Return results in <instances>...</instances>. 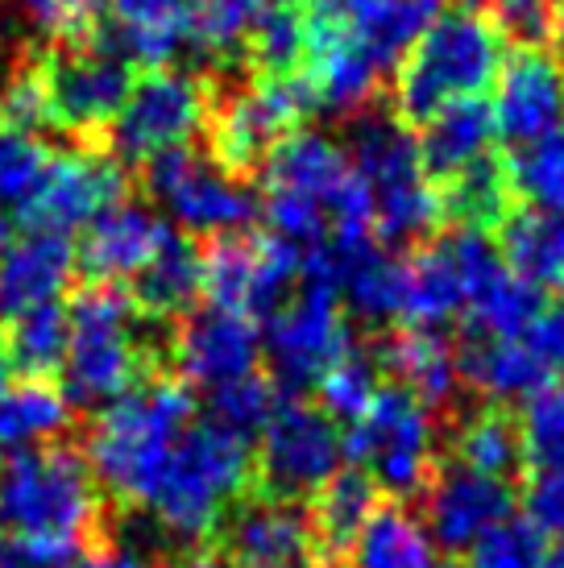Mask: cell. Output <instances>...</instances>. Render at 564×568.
Returning a JSON list of instances; mask_svg holds the SVG:
<instances>
[{"label": "cell", "mask_w": 564, "mask_h": 568, "mask_svg": "<svg viewBox=\"0 0 564 568\" xmlns=\"http://www.w3.org/2000/svg\"><path fill=\"white\" fill-rule=\"evenodd\" d=\"M552 30L564 38V0H556V26H552Z\"/></svg>", "instance_id": "57"}, {"label": "cell", "mask_w": 564, "mask_h": 568, "mask_svg": "<svg viewBox=\"0 0 564 568\" xmlns=\"http://www.w3.org/2000/svg\"><path fill=\"white\" fill-rule=\"evenodd\" d=\"M377 510V486L361 469H336L324 486L312 494V531L329 565L345 560L357 531Z\"/></svg>", "instance_id": "32"}, {"label": "cell", "mask_w": 564, "mask_h": 568, "mask_svg": "<svg viewBox=\"0 0 564 568\" xmlns=\"http://www.w3.org/2000/svg\"><path fill=\"white\" fill-rule=\"evenodd\" d=\"M83 556V544L42 536L0 539V568H71Z\"/></svg>", "instance_id": "49"}, {"label": "cell", "mask_w": 564, "mask_h": 568, "mask_svg": "<svg viewBox=\"0 0 564 568\" xmlns=\"http://www.w3.org/2000/svg\"><path fill=\"white\" fill-rule=\"evenodd\" d=\"M502 67V30L473 9L440 13L403 54L394 104L407 121H427L456 100H482Z\"/></svg>", "instance_id": "5"}, {"label": "cell", "mask_w": 564, "mask_h": 568, "mask_svg": "<svg viewBox=\"0 0 564 568\" xmlns=\"http://www.w3.org/2000/svg\"><path fill=\"white\" fill-rule=\"evenodd\" d=\"M345 154L370 191L374 233L382 245L420 241L444 221V195L423 171L415 138L394 116H361Z\"/></svg>", "instance_id": "8"}, {"label": "cell", "mask_w": 564, "mask_h": 568, "mask_svg": "<svg viewBox=\"0 0 564 568\" xmlns=\"http://www.w3.org/2000/svg\"><path fill=\"white\" fill-rule=\"evenodd\" d=\"M0 523L9 536L88 544L100 527V481L75 448L38 444L0 465Z\"/></svg>", "instance_id": "6"}, {"label": "cell", "mask_w": 564, "mask_h": 568, "mask_svg": "<svg viewBox=\"0 0 564 568\" xmlns=\"http://www.w3.org/2000/svg\"><path fill=\"white\" fill-rule=\"evenodd\" d=\"M79 257L59 229L33 224L30 233L9 237L0 250V320H13L38 303H54L67 291Z\"/></svg>", "instance_id": "23"}, {"label": "cell", "mask_w": 564, "mask_h": 568, "mask_svg": "<svg viewBox=\"0 0 564 568\" xmlns=\"http://www.w3.org/2000/svg\"><path fill=\"white\" fill-rule=\"evenodd\" d=\"M71 568H154V560L133 544H117V548H95V552L79 556Z\"/></svg>", "instance_id": "52"}, {"label": "cell", "mask_w": 564, "mask_h": 568, "mask_svg": "<svg viewBox=\"0 0 564 568\" xmlns=\"http://www.w3.org/2000/svg\"><path fill=\"white\" fill-rule=\"evenodd\" d=\"M171 353L183 378L216 390V386H229L258 369L262 332H258V320L245 312L208 303L200 312H188V320L174 332Z\"/></svg>", "instance_id": "19"}, {"label": "cell", "mask_w": 564, "mask_h": 568, "mask_svg": "<svg viewBox=\"0 0 564 568\" xmlns=\"http://www.w3.org/2000/svg\"><path fill=\"white\" fill-rule=\"evenodd\" d=\"M174 568H224V560H220V556H212V552H188Z\"/></svg>", "instance_id": "53"}, {"label": "cell", "mask_w": 564, "mask_h": 568, "mask_svg": "<svg viewBox=\"0 0 564 568\" xmlns=\"http://www.w3.org/2000/svg\"><path fill=\"white\" fill-rule=\"evenodd\" d=\"M518 444L535 469H564V382L527 398L518 419Z\"/></svg>", "instance_id": "44"}, {"label": "cell", "mask_w": 564, "mask_h": 568, "mask_svg": "<svg viewBox=\"0 0 564 568\" xmlns=\"http://www.w3.org/2000/svg\"><path fill=\"white\" fill-rule=\"evenodd\" d=\"M229 568H332L320 552L312 519L295 503L262 498L241 506L224 536Z\"/></svg>", "instance_id": "22"}, {"label": "cell", "mask_w": 564, "mask_h": 568, "mask_svg": "<svg viewBox=\"0 0 564 568\" xmlns=\"http://www.w3.org/2000/svg\"><path fill=\"white\" fill-rule=\"evenodd\" d=\"M145 187L191 237H236L258 221L253 187H245L224 162L204 159L191 145L145 162Z\"/></svg>", "instance_id": "12"}, {"label": "cell", "mask_w": 564, "mask_h": 568, "mask_svg": "<svg viewBox=\"0 0 564 568\" xmlns=\"http://www.w3.org/2000/svg\"><path fill=\"white\" fill-rule=\"evenodd\" d=\"M349 568H440L436 539L403 503L377 506L349 548Z\"/></svg>", "instance_id": "31"}, {"label": "cell", "mask_w": 564, "mask_h": 568, "mask_svg": "<svg viewBox=\"0 0 564 568\" xmlns=\"http://www.w3.org/2000/svg\"><path fill=\"white\" fill-rule=\"evenodd\" d=\"M349 345L353 341L336 283L315 253H303L299 291L270 312L262 332V353L270 357L274 382L286 390H308Z\"/></svg>", "instance_id": "10"}, {"label": "cell", "mask_w": 564, "mask_h": 568, "mask_svg": "<svg viewBox=\"0 0 564 568\" xmlns=\"http://www.w3.org/2000/svg\"><path fill=\"white\" fill-rule=\"evenodd\" d=\"M506 515H515V494L506 477L477 474L453 460L423 486V527L436 539V548L449 552H465L473 539Z\"/></svg>", "instance_id": "20"}, {"label": "cell", "mask_w": 564, "mask_h": 568, "mask_svg": "<svg viewBox=\"0 0 564 568\" xmlns=\"http://www.w3.org/2000/svg\"><path fill=\"white\" fill-rule=\"evenodd\" d=\"M308 112H315V95L299 71L262 75L253 88L224 100V109L216 112V129H212L216 159L229 171L262 166V159L274 150V142L282 133L299 129V121Z\"/></svg>", "instance_id": "15"}, {"label": "cell", "mask_w": 564, "mask_h": 568, "mask_svg": "<svg viewBox=\"0 0 564 568\" xmlns=\"http://www.w3.org/2000/svg\"><path fill=\"white\" fill-rule=\"evenodd\" d=\"M303 274V253L279 237H220L204 257V291L216 307L266 320Z\"/></svg>", "instance_id": "16"}, {"label": "cell", "mask_w": 564, "mask_h": 568, "mask_svg": "<svg viewBox=\"0 0 564 568\" xmlns=\"http://www.w3.org/2000/svg\"><path fill=\"white\" fill-rule=\"evenodd\" d=\"M502 270L498 241L486 229L456 224V233L403 262V291H399V320L403 328L440 332L465 316V303Z\"/></svg>", "instance_id": "11"}, {"label": "cell", "mask_w": 564, "mask_h": 568, "mask_svg": "<svg viewBox=\"0 0 564 568\" xmlns=\"http://www.w3.org/2000/svg\"><path fill=\"white\" fill-rule=\"evenodd\" d=\"M540 291L527 286L523 278H515L511 270L494 274L477 295L470 300L465 316L477 328V336H523V328L532 324V316L540 312Z\"/></svg>", "instance_id": "37"}, {"label": "cell", "mask_w": 564, "mask_h": 568, "mask_svg": "<svg viewBox=\"0 0 564 568\" xmlns=\"http://www.w3.org/2000/svg\"><path fill=\"white\" fill-rule=\"evenodd\" d=\"M4 245H9V212L0 207V250H4Z\"/></svg>", "instance_id": "56"}, {"label": "cell", "mask_w": 564, "mask_h": 568, "mask_svg": "<svg viewBox=\"0 0 564 568\" xmlns=\"http://www.w3.org/2000/svg\"><path fill=\"white\" fill-rule=\"evenodd\" d=\"M0 112H4V125L26 129V133H38L42 125H50L42 71H17L13 80L0 88Z\"/></svg>", "instance_id": "47"}, {"label": "cell", "mask_w": 564, "mask_h": 568, "mask_svg": "<svg viewBox=\"0 0 564 568\" xmlns=\"http://www.w3.org/2000/svg\"><path fill=\"white\" fill-rule=\"evenodd\" d=\"M436 419L407 386H382L345 436V457L391 498H415L436 469Z\"/></svg>", "instance_id": "9"}, {"label": "cell", "mask_w": 564, "mask_h": 568, "mask_svg": "<svg viewBox=\"0 0 564 568\" xmlns=\"http://www.w3.org/2000/svg\"><path fill=\"white\" fill-rule=\"evenodd\" d=\"M9 374H13V362H9V348L0 341V395H4V386H9Z\"/></svg>", "instance_id": "54"}, {"label": "cell", "mask_w": 564, "mask_h": 568, "mask_svg": "<svg viewBox=\"0 0 564 568\" xmlns=\"http://www.w3.org/2000/svg\"><path fill=\"white\" fill-rule=\"evenodd\" d=\"M377 369L399 374V382L427 407H444L461 386L456 348L432 328H403L391 332L377 345Z\"/></svg>", "instance_id": "28"}, {"label": "cell", "mask_w": 564, "mask_h": 568, "mask_svg": "<svg viewBox=\"0 0 564 568\" xmlns=\"http://www.w3.org/2000/svg\"><path fill=\"white\" fill-rule=\"evenodd\" d=\"M506 270L535 291H561L564 286V216L544 207H523L502 221L498 237Z\"/></svg>", "instance_id": "29"}, {"label": "cell", "mask_w": 564, "mask_h": 568, "mask_svg": "<svg viewBox=\"0 0 564 568\" xmlns=\"http://www.w3.org/2000/svg\"><path fill=\"white\" fill-rule=\"evenodd\" d=\"M109 4L112 0H21L33 30L59 38V42L83 38L100 17L109 13Z\"/></svg>", "instance_id": "46"}, {"label": "cell", "mask_w": 564, "mask_h": 568, "mask_svg": "<svg viewBox=\"0 0 564 568\" xmlns=\"http://www.w3.org/2000/svg\"><path fill=\"white\" fill-rule=\"evenodd\" d=\"M523 341L540 353V362L548 365L552 374L564 369V286L552 303H540V312L532 316V324L523 328Z\"/></svg>", "instance_id": "51"}, {"label": "cell", "mask_w": 564, "mask_h": 568, "mask_svg": "<svg viewBox=\"0 0 564 568\" xmlns=\"http://www.w3.org/2000/svg\"><path fill=\"white\" fill-rule=\"evenodd\" d=\"M270 237L295 245L299 253L324 241L365 237L374 229L370 191L357 179L345 145L315 129L282 133L262 159V200Z\"/></svg>", "instance_id": "2"}, {"label": "cell", "mask_w": 564, "mask_h": 568, "mask_svg": "<svg viewBox=\"0 0 564 568\" xmlns=\"http://www.w3.org/2000/svg\"><path fill=\"white\" fill-rule=\"evenodd\" d=\"M71 336L63 353V395L71 407L104 410L133 390L145 369L141 307L112 283L88 286L71 307Z\"/></svg>", "instance_id": "7"}, {"label": "cell", "mask_w": 564, "mask_h": 568, "mask_svg": "<svg viewBox=\"0 0 564 568\" xmlns=\"http://www.w3.org/2000/svg\"><path fill=\"white\" fill-rule=\"evenodd\" d=\"M67 336H71V316L59 300L54 303H38L30 312L9 320V362L13 369H21L26 378H47L63 365L67 353Z\"/></svg>", "instance_id": "34"}, {"label": "cell", "mask_w": 564, "mask_h": 568, "mask_svg": "<svg viewBox=\"0 0 564 568\" xmlns=\"http://www.w3.org/2000/svg\"><path fill=\"white\" fill-rule=\"evenodd\" d=\"M490 88L498 142L527 150L564 129V63L548 50H518L515 59H502Z\"/></svg>", "instance_id": "18"}, {"label": "cell", "mask_w": 564, "mask_h": 568, "mask_svg": "<svg viewBox=\"0 0 564 568\" xmlns=\"http://www.w3.org/2000/svg\"><path fill=\"white\" fill-rule=\"evenodd\" d=\"M465 4H486L494 26L523 42H544L556 26V0H465Z\"/></svg>", "instance_id": "48"}, {"label": "cell", "mask_w": 564, "mask_h": 568, "mask_svg": "<svg viewBox=\"0 0 564 568\" xmlns=\"http://www.w3.org/2000/svg\"><path fill=\"white\" fill-rule=\"evenodd\" d=\"M303 47H308V17H299V9L286 4V0H274V4H266L258 13L250 42H245L253 67L262 75H286V71H295L299 59H303Z\"/></svg>", "instance_id": "38"}, {"label": "cell", "mask_w": 564, "mask_h": 568, "mask_svg": "<svg viewBox=\"0 0 564 568\" xmlns=\"http://www.w3.org/2000/svg\"><path fill=\"white\" fill-rule=\"evenodd\" d=\"M250 477V440L216 419H204V424H191L183 440L174 444L171 460L158 474L141 510L162 539L200 544L220 527L224 510L245 494Z\"/></svg>", "instance_id": "4"}, {"label": "cell", "mask_w": 564, "mask_h": 568, "mask_svg": "<svg viewBox=\"0 0 564 568\" xmlns=\"http://www.w3.org/2000/svg\"><path fill=\"white\" fill-rule=\"evenodd\" d=\"M341 457H345V436L332 415L312 403H279L270 424L262 427V448L253 469L270 498L299 503L312 498L341 469Z\"/></svg>", "instance_id": "14"}, {"label": "cell", "mask_w": 564, "mask_h": 568, "mask_svg": "<svg viewBox=\"0 0 564 568\" xmlns=\"http://www.w3.org/2000/svg\"><path fill=\"white\" fill-rule=\"evenodd\" d=\"M266 0H188V33L191 47L208 59H233L245 50L250 30Z\"/></svg>", "instance_id": "36"}, {"label": "cell", "mask_w": 564, "mask_h": 568, "mask_svg": "<svg viewBox=\"0 0 564 568\" xmlns=\"http://www.w3.org/2000/svg\"><path fill=\"white\" fill-rule=\"evenodd\" d=\"M195 424V398L188 386L167 378L138 382L109 403L88 436V465L95 481L129 506H145L174 444Z\"/></svg>", "instance_id": "3"}, {"label": "cell", "mask_w": 564, "mask_h": 568, "mask_svg": "<svg viewBox=\"0 0 564 568\" xmlns=\"http://www.w3.org/2000/svg\"><path fill=\"white\" fill-rule=\"evenodd\" d=\"M506 179L527 200V207H544V212L564 216V129L518 150Z\"/></svg>", "instance_id": "41"}, {"label": "cell", "mask_w": 564, "mask_h": 568, "mask_svg": "<svg viewBox=\"0 0 564 568\" xmlns=\"http://www.w3.org/2000/svg\"><path fill=\"white\" fill-rule=\"evenodd\" d=\"M204 291V257L179 233H167V241L154 250V257L133 278V303L145 316H183Z\"/></svg>", "instance_id": "30"}, {"label": "cell", "mask_w": 564, "mask_h": 568, "mask_svg": "<svg viewBox=\"0 0 564 568\" xmlns=\"http://www.w3.org/2000/svg\"><path fill=\"white\" fill-rule=\"evenodd\" d=\"M440 13L444 0H315L303 47V80L315 95V109H365L382 71L399 63Z\"/></svg>", "instance_id": "1"}, {"label": "cell", "mask_w": 564, "mask_h": 568, "mask_svg": "<svg viewBox=\"0 0 564 568\" xmlns=\"http://www.w3.org/2000/svg\"><path fill=\"white\" fill-rule=\"evenodd\" d=\"M456 465L477 469L490 477H511L523 460V444H518V424H511L502 410H477L470 419H461L453 436Z\"/></svg>", "instance_id": "35"}, {"label": "cell", "mask_w": 564, "mask_h": 568, "mask_svg": "<svg viewBox=\"0 0 564 568\" xmlns=\"http://www.w3.org/2000/svg\"><path fill=\"white\" fill-rule=\"evenodd\" d=\"M456 365H461V382H470L490 403H515V398L527 403L552 382V369L523 336H473L456 353Z\"/></svg>", "instance_id": "25"}, {"label": "cell", "mask_w": 564, "mask_h": 568, "mask_svg": "<svg viewBox=\"0 0 564 568\" xmlns=\"http://www.w3.org/2000/svg\"><path fill=\"white\" fill-rule=\"evenodd\" d=\"M167 224L158 221L145 204L133 200H117L112 207H104L79 245V266L92 274L95 283H129L138 278V270L154 257V250L167 241Z\"/></svg>", "instance_id": "24"}, {"label": "cell", "mask_w": 564, "mask_h": 568, "mask_svg": "<svg viewBox=\"0 0 564 568\" xmlns=\"http://www.w3.org/2000/svg\"><path fill=\"white\" fill-rule=\"evenodd\" d=\"M274 407H279L274 382L258 378V374H245V378H236V382H229V386H216V390H212L208 419H216V424H224L229 432L250 440L253 432H262V427L270 424Z\"/></svg>", "instance_id": "45"}, {"label": "cell", "mask_w": 564, "mask_h": 568, "mask_svg": "<svg viewBox=\"0 0 564 568\" xmlns=\"http://www.w3.org/2000/svg\"><path fill=\"white\" fill-rule=\"evenodd\" d=\"M465 552H470V568H540L548 556V536L532 519L506 515L473 539Z\"/></svg>", "instance_id": "43"}, {"label": "cell", "mask_w": 564, "mask_h": 568, "mask_svg": "<svg viewBox=\"0 0 564 568\" xmlns=\"http://www.w3.org/2000/svg\"><path fill=\"white\" fill-rule=\"evenodd\" d=\"M420 125L423 133L415 138V145H420L423 171L432 179H453V174L470 171L482 159H490V150L498 142L486 100H456L449 109L432 112Z\"/></svg>", "instance_id": "27"}, {"label": "cell", "mask_w": 564, "mask_h": 568, "mask_svg": "<svg viewBox=\"0 0 564 568\" xmlns=\"http://www.w3.org/2000/svg\"><path fill=\"white\" fill-rule=\"evenodd\" d=\"M50 166V150L38 133L0 125V207H30Z\"/></svg>", "instance_id": "42"}, {"label": "cell", "mask_w": 564, "mask_h": 568, "mask_svg": "<svg viewBox=\"0 0 564 568\" xmlns=\"http://www.w3.org/2000/svg\"><path fill=\"white\" fill-rule=\"evenodd\" d=\"M71 424V403L63 390L42 378H26L21 386H4L0 395V453H21L38 444H54Z\"/></svg>", "instance_id": "33"}, {"label": "cell", "mask_w": 564, "mask_h": 568, "mask_svg": "<svg viewBox=\"0 0 564 568\" xmlns=\"http://www.w3.org/2000/svg\"><path fill=\"white\" fill-rule=\"evenodd\" d=\"M208 125V88L191 71L154 67L133 80L121 112L112 116V150L121 162L145 166L183 145Z\"/></svg>", "instance_id": "13"}, {"label": "cell", "mask_w": 564, "mask_h": 568, "mask_svg": "<svg viewBox=\"0 0 564 568\" xmlns=\"http://www.w3.org/2000/svg\"><path fill=\"white\" fill-rule=\"evenodd\" d=\"M506 195H511V179H506V171H502L498 162L482 159L477 166H470V171H461L449 179L444 216H453L456 224L486 229V224L502 221Z\"/></svg>", "instance_id": "40"}, {"label": "cell", "mask_w": 564, "mask_h": 568, "mask_svg": "<svg viewBox=\"0 0 564 568\" xmlns=\"http://www.w3.org/2000/svg\"><path fill=\"white\" fill-rule=\"evenodd\" d=\"M540 568H564V539L556 544V548H552L548 556H544V565H540Z\"/></svg>", "instance_id": "55"}, {"label": "cell", "mask_w": 564, "mask_h": 568, "mask_svg": "<svg viewBox=\"0 0 564 568\" xmlns=\"http://www.w3.org/2000/svg\"><path fill=\"white\" fill-rule=\"evenodd\" d=\"M527 519L544 536L564 539V469H535L527 486Z\"/></svg>", "instance_id": "50"}, {"label": "cell", "mask_w": 564, "mask_h": 568, "mask_svg": "<svg viewBox=\"0 0 564 568\" xmlns=\"http://www.w3.org/2000/svg\"><path fill=\"white\" fill-rule=\"evenodd\" d=\"M42 83H47L50 125L67 133H95L112 125V116L121 112L133 88V71L129 59H121L109 42H95L54 54L42 71Z\"/></svg>", "instance_id": "17"}, {"label": "cell", "mask_w": 564, "mask_h": 568, "mask_svg": "<svg viewBox=\"0 0 564 568\" xmlns=\"http://www.w3.org/2000/svg\"><path fill=\"white\" fill-rule=\"evenodd\" d=\"M112 33L104 38L121 59L171 67L191 47L188 0H112Z\"/></svg>", "instance_id": "26"}, {"label": "cell", "mask_w": 564, "mask_h": 568, "mask_svg": "<svg viewBox=\"0 0 564 568\" xmlns=\"http://www.w3.org/2000/svg\"><path fill=\"white\" fill-rule=\"evenodd\" d=\"M121 195H125V174L117 159L95 150H67V154H50L42 187L30 200L26 216L42 229L75 233V229H88Z\"/></svg>", "instance_id": "21"}, {"label": "cell", "mask_w": 564, "mask_h": 568, "mask_svg": "<svg viewBox=\"0 0 564 568\" xmlns=\"http://www.w3.org/2000/svg\"><path fill=\"white\" fill-rule=\"evenodd\" d=\"M377 386V357L365 348L349 345L336 362L315 378V395H320V410L332 419H357L361 410L374 403Z\"/></svg>", "instance_id": "39"}]
</instances>
